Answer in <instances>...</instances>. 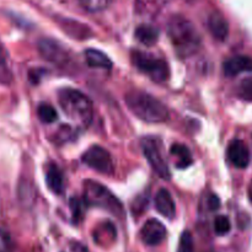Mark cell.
<instances>
[{
  "label": "cell",
  "mask_w": 252,
  "mask_h": 252,
  "mask_svg": "<svg viewBox=\"0 0 252 252\" xmlns=\"http://www.w3.org/2000/svg\"><path fill=\"white\" fill-rule=\"evenodd\" d=\"M167 34L180 58H189L199 51L202 38L196 26L182 15H174L167 21Z\"/></svg>",
  "instance_id": "6da1fadb"
},
{
  "label": "cell",
  "mask_w": 252,
  "mask_h": 252,
  "mask_svg": "<svg viewBox=\"0 0 252 252\" xmlns=\"http://www.w3.org/2000/svg\"><path fill=\"white\" fill-rule=\"evenodd\" d=\"M126 103L130 112L148 123H161L169 120V110L157 97L144 91L133 90L126 95Z\"/></svg>",
  "instance_id": "7a4b0ae2"
},
{
  "label": "cell",
  "mask_w": 252,
  "mask_h": 252,
  "mask_svg": "<svg viewBox=\"0 0 252 252\" xmlns=\"http://www.w3.org/2000/svg\"><path fill=\"white\" fill-rule=\"evenodd\" d=\"M61 108L66 117L80 126H89L94 117V107L90 98L75 89H62L58 93Z\"/></svg>",
  "instance_id": "3957f363"
},
{
  "label": "cell",
  "mask_w": 252,
  "mask_h": 252,
  "mask_svg": "<svg viewBox=\"0 0 252 252\" xmlns=\"http://www.w3.org/2000/svg\"><path fill=\"white\" fill-rule=\"evenodd\" d=\"M84 199H85L86 204L107 209L115 216L123 214V207L121 202L113 196L110 189H107L103 185L98 184V182L91 181V180L85 181V184H84Z\"/></svg>",
  "instance_id": "277c9868"
},
{
  "label": "cell",
  "mask_w": 252,
  "mask_h": 252,
  "mask_svg": "<svg viewBox=\"0 0 252 252\" xmlns=\"http://www.w3.org/2000/svg\"><path fill=\"white\" fill-rule=\"evenodd\" d=\"M132 62L135 68L155 83H165L170 76V69L166 62L161 58L135 51L132 53Z\"/></svg>",
  "instance_id": "5b68a950"
},
{
  "label": "cell",
  "mask_w": 252,
  "mask_h": 252,
  "mask_svg": "<svg viewBox=\"0 0 252 252\" xmlns=\"http://www.w3.org/2000/svg\"><path fill=\"white\" fill-rule=\"evenodd\" d=\"M142 149L145 159L152 165L153 170L159 175L161 179L170 180V170L164 155L159 140L155 138L147 137L142 140Z\"/></svg>",
  "instance_id": "8992f818"
},
{
  "label": "cell",
  "mask_w": 252,
  "mask_h": 252,
  "mask_svg": "<svg viewBox=\"0 0 252 252\" xmlns=\"http://www.w3.org/2000/svg\"><path fill=\"white\" fill-rule=\"evenodd\" d=\"M83 161L86 166L101 174L110 175L113 172V162L110 153L100 145H93L83 155Z\"/></svg>",
  "instance_id": "52a82bcc"
},
{
  "label": "cell",
  "mask_w": 252,
  "mask_h": 252,
  "mask_svg": "<svg viewBox=\"0 0 252 252\" xmlns=\"http://www.w3.org/2000/svg\"><path fill=\"white\" fill-rule=\"evenodd\" d=\"M166 238V228L161 221L149 219L144 223L140 230V239L148 246H158Z\"/></svg>",
  "instance_id": "ba28073f"
},
{
  "label": "cell",
  "mask_w": 252,
  "mask_h": 252,
  "mask_svg": "<svg viewBox=\"0 0 252 252\" xmlns=\"http://www.w3.org/2000/svg\"><path fill=\"white\" fill-rule=\"evenodd\" d=\"M38 51L44 59L54 64L64 65L68 63L69 57L65 49L52 39H41L38 42Z\"/></svg>",
  "instance_id": "9c48e42d"
},
{
  "label": "cell",
  "mask_w": 252,
  "mask_h": 252,
  "mask_svg": "<svg viewBox=\"0 0 252 252\" xmlns=\"http://www.w3.org/2000/svg\"><path fill=\"white\" fill-rule=\"evenodd\" d=\"M226 155H228L229 161L238 169H246L250 164L249 148L240 139H234L229 143Z\"/></svg>",
  "instance_id": "30bf717a"
},
{
  "label": "cell",
  "mask_w": 252,
  "mask_h": 252,
  "mask_svg": "<svg viewBox=\"0 0 252 252\" xmlns=\"http://www.w3.org/2000/svg\"><path fill=\"white\" fill-rule=\"evenodd\" d=\"M245 71H252V57L250 56L231 57L223 63V73L229 78Z\"/></svg>",
  "instance_id": "8fae6325"
},
{
  "label": "cell",
  "mask_w": 252,
  "mask_h": 252,
  "mask_svg": "<svg viewBox=\"0 0 252 252\" xmlns=\"http://www.w3.org/2000/svg\"><path fill=\"white\" fill-rule=\"evenodd\" d=\"M170 1L171 0H135V14L142 17L153 19L158 16Z\"/></svg>",
  "instance_id": "7c38bea8"
},
{
  "label": "cell",
  "mask_w": 252,
  "mask_h": 252,
  "mask_svg": "<svg viewBox=\"0 0 252 252\" xmlns=\"http://www.w3.org/2000/svg\"><path fill=\"white\" fill-rule=\"evenodd\" d=\"M208 29L212 36L219 42H223L228 38L229 24L225 17L220 12H212L208 17Z\"/></svg>",
  "instance_id": "4fadbf2b"
},
{
  "label": "cell",
  "mask_w": 252,
  "mask_h": 252,
  "mask_svg": "<svg viewBox=\"0 0 252 252\" xmlns=\"http://www.w3.org/2000/svg\"><path fill=\"white\" fill-rule=\"evenodd\" d=\"M155 208L165 218L172 219L175 217L176 206H175L171 193L167 189H161L158 191L157 196H155Z\"/></svg>",
  "instance_id": "5bb4252c"
},
{
  "label": "cell",
  "mask_w": 252,
  "mask_h": 252,
  "mask_svg": "<svg viewBox=\"0 0 252 252\" xmlns=\"http://www.w3.org/2000/svg\"><path fill=\"white\" fill-rule=\"evenodd\" d=\"M47 187L53 193L62 194L64 192V179L61 169L56 164H51L46 172Z\"/></svg>",
  "instance_id": "9a60e30c"
},
{
  "label": "cell",
  "mask_w": 252,
  "mask_h": 252,
  "mask_svg": "<svg viewBox=\"0 0 252 252\" xmlns=\"http://www.w3.org/2000/svg\"><path fill=\"white\" fill-rule=\"evenodd\" d=\"M159 30L149 24L139 25L137 30H135V38H137V41L147 47L154 46L158 42V39H159Z\"/></svg>",
  "instance_id": "2e32d148"
},
{
  "label": "cell",
  "mask_w": 252,
  "mask_h": 252,
  "mask_svg": "<svg viewBox=\"0 0 252 252\" xmlns=\"http://www.w3.org/2000/svg\"><path fill=\"white\" fill-rule=\"evenodd\" d=\"M170 154L175 159V164L179 169H186V167L191 166L192 162H193V158H192L189 149L185 144H181V143L172 144L171 149H170Z\"/></svg>",
  "instance_id": "e0dca14e"
},
{
  "label": "cell",
  "mask_w": 252,
  "mask_h": 252,
  "mask_svg": "<svg viewBox=\"0 0 252 252\" xmlns=\"http://www.w3.org/2000/svg\"><path fill=\"white\" fill-rule=\"evenodd\" d=\"M84 56H85V61L91 68H97V69H107L112 68V62L111 59L106 56L103 52L97 51V49H86L84 52Z\"/></svg>",
  "instance_id": "ac0fdd59"
},
{
  "label": "cell",
  "mask_w": 252,
  "mask_h": 252,
  "mask_svg": "<svg viewBox=\"0 0 252 252\" xmlns=\"http://www.w3.org/2000/svg\"><path fill=\"white\" fill-rule=\"evenodd\" d=\"M12 81V73L10 69L9 63H7L6 52L0 42V84L4 85H10Z\"/></svg>",
  "instance_id": "d6986e66"
},
{
  "label": "cell",
  "mask_w": 252,
  "mask_h": 252,
  "mask_svg": "<svg viewBox=\"0 0 252 252\" xmlns=\"http://www.w3.org/2000/svg\"><path fill=\"white\" fill-rule=\"evenodd\" d=\"M37 115H38V118L43 123H53L58 118V113H57L56 108L53 106L48 105V103H41L37 108Z\"/></svg>",
  "instance_id": "ffe728a7"
},
{
  "label": "cell",
  "mask_w": 252,
  "mask_h": 252,
  "mask_svg": "<svg viewBox=\"0 0 252 252\" xmlns=\"http://www.w3.org/2000/svg\"><path fill=\"white\" fill-rule=\"evenodd\" d=\"M115 0H79L81 6L90 12H98L107 9Z\"/></svg>",
  "instance_id": "44dd1931"
},
{
  "label": "cell",
  "mask_w": 252,
  "mask_h": 252,
  "mask_svg": "<svg viewBox=\"0 0 252 252\" xmlns=\"http://www.w3.org/2000/svg\"><path fill=\"white\" fill-rule=\"evenodd\" d=\"M177 252H194L193 238H192V234L189 230L182 233L181 238H180Z\"/></svg>",
  "instance_id": "7402d4cb"
},
{
  "label": "cell",
  "mask_w": 252,
  "mask_h": 252,
  "mask_svg": "<svg viewBox=\"0 0 252 252\" xmlns=\"http://www.w3.org/2000/svg\"><path fill=\"white\" fill-rule=\"evenodd\" d=\"M231 224L229 220L228 217L225 216H218L214 220V231H216L218 235H225L230 231Z\"/></svg>",
  "instance_id": "603a6c76"
},
{
  "label": "cell",
  "mask_w": 252,
  "mask_h": 252,
  "mask_svg": "<svg viewBox=\"0 0 252 252\" xmlns=\"http://www.w3.org/2000/svg\"><path fill=\"white\" fill-rule=\"evenodd\" d=\"M85 199L81 201V199L73 198L70 199V209L71 213H73V219L74 221H80L81 218L84 216V211H85Z\"/></svg>",
  "instance_id": "cb8c5ba5"
},
{
  "label": "cell",
  "mask_w": 252,
  "mask_h": 252,
  "mask_svg": "<svg viewBox=\"0 0 252 252\" xmlns=\"http://www.w3.org/2000/svg\"><path fill=\"white\" fill-rule=\"evenodd\" d=\"M239 96L246 101H252V76L245 78L238 89Z\"/></svg>",
  "instance_id": "d4e9b609"
},
{
  "label": "cell",
  "mask_w": 252,
  "mask_h": 252,
  "mask_svg": "<svg viewBox=\"0 0 252 252\" xmlns=\"http://www.w3.org/2000/svg\"><path fill=\"white\" fill-rule=\"evenodd\" d=\"M0 252H14L11 238L2 229H0Z\"/></svg>",
  "instance_id": "484cf974"
},
{
  "label": "cell",
  "mask_w": 252,
  "mask_h": 252,
  "mask_svg": "<svg viewBox=\"0 0 252 252\" xmlns=\"http://www.w3.org/2000/svg\"><path fill=\"white\" fill-rule=\"evenodd\" d=\"M208 207L211 211H217V209L220 207V201H219V198L216 196V194H212V196H209Z\"/></svg>",
  "instance_id": "4316f807"
},
{
  "label": "cell",
  "mask_w": 252,
  "mask_h": 252,
  "mask_svg": "<svg viewBox=\"0 0 252 252\" xmlns=\"http://www.w3.org/2000/svg\"><path fill=\"white\" fill-rule=\"evenodd\" d=\"M71 252H89L88 249L80 243H73L71 244Z\"/></svg>",
  "instance_id": "83f0119b"
},
{
  "label": "cell",
  "mask_w": 252,
  "mask_h": 252,
  "mask_svg": "<svg viewBox=\"0 0 252 252\" xmlns=\"http://www.w3.org/2000/svg\"><path fill=\"white\" fill-rule=\"evenodd\" d=\"M187 1H194V0H187Z\"/></svg>",
  "instance_id": "f1b7e54d"
}]
</instances>
